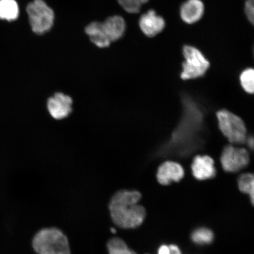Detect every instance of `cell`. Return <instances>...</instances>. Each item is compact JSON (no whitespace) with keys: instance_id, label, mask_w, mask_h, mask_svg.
I'll return each mask as SVG.
<instances>
[{"instance_id":"cell-11","label":"cell","mask_w":254,"mask_h":254,"mask_svg":"<svg viewBox=\"0 0 254 254\" xmlns=\"http://www.w3.org/2000/svg\"><path fill=\"white\" fill-rule=\"evenodd\" d=\"M204 5L201 0H187L181 6L180 16L187 24H193L202 17Z\"/></svg>"},{"instance_id":"cell-15","label":"cell","mask_w":254,"mask_h":254,"mask_svg":"<svg viewBox=\"0 0 254 254\" xmlns=\"http://www.w3.org/2000/svg\"><path fill=\"white\" fill-rule=\"evenodd\" d=\"M238 186L241 192L250 196L251 202L254 206V174L241 175L238 180Z\"/></svg>"},{"instance_id":"cell-6","label":"cell","mask_w":254,"mask_h":254,"mask_svg":"<svg viewBox=\"0 0 254 254\" xmlns=\"http://www.w3.org/2000/svg\"><path fill=\"white\" fill-rule=\"evenodd\" d=\"M250 154L246 148L227 145L222 150L221 163L227 173H237L248 166Z\"/></svg>"},{"instance_id":"cell-16","label":"cell","mask_w":254,"mask_h":254,"mask_svg":"<svg viewBox=\"0 0 254 254\" xmlns=\"http://www.w3.org/2000/svg\"><path fill=\"white\" fill-rule=\"evenodd\" d=\"M107 248L109 254H137L129 249L125 241L118 238L110 240Z\"/></svg>"},{"instance_id":"cell-5","label":"cell","mask_w":254,"mask_h":254,"mask_svg":"<svg viewBox=\"0 0 254 254\" xmlns=\"http://www.w3.org/2000/svg\"><path fill=\"white\" fill-rule=\"evenodd\" d=\"M185 61L183 63L181 78L184 80L199 78L207 71L210 63L200 51L195 47L185 46L183 47Z\"/></svg>"},{"instance_id":"cell-10","label":"cell","mask_w":254,"mask_h":254,"mask_svg":"<svg viewBox=\"0 0 254 254\" xmlns=\"http://www.w3.org/2000/svg\"><path fill=\"white\" fill-rule=\"evenodd\" d=\"M193 177L203 181L211 179L216 176V168L213 159L208 155H196L191 165Z\"/></svg>"},{"instance_id":"cell-19","label":"cell","mask_w":254,"mask_h":254,"mask_svg":"<svg viewBox=\"0 0 254 254\" xmlns=\"http://www.w3.org/2000/svg\"><path fill=\"white\" fill-rule=\"evenodd\" d=\"M123 9L129 14H137L140 11L142 5L149 0H117Z\"/></svg>"},{"instance_id":"cell-3","label":"cell","mask_w":254,"mask_h":254,"mask_svg":"<svg viewBox=\"0 0 254 254\" xmlns=\"http://www.w3.org/2000/svg\"><path fill=\"white\" fill-rule=\"evenodd\" d=\"M219 128L222 134L233 144H243L247 138L245 123L240 117L227 110L217 113Z\"/></svg>"},{"instance_id":"cell-24","label":"cell","mask_w":254,"mask_h":254,"mask_svg":"<svg viewBox=\"0 0 254 254\" xmlns=\"http://www.w3.org/2000/svg\"><path fill=\"white\" fill-rule=\"evenodd\" d=\"M253 53H254V49H253Z\"/></svg>"},{"instance_id":"cell-17","label":"cell","mask_w":254,"mask_h":254,"mask_svg":"<svg viewBox=\"0 0 254 254\" xmlns=\"http://www.w3.org/2000/svg\"><path fill=\"white\" fill-rule=\"evenodd\" d=\"M191 239L193 243L198 245H207L213 241L214 234L208 228H198L193 232Z\"/></svg>"},{"instance_id":"cell-2","label":"cell","mask_w":254,"mask_h":254,"mask_svg":"<svg viewBox=\"0 0 254 254\" xmlns=\"http://www.w3.org/2000/svg\"><path fill=\"white\" fill-rule=\"evenodd\" d=\"M32 244L37 254H71L67 238L56 228L38 232Z\"/></svg>"},{"instance_id":"cell-18","label":"cell","mask_w":254,"mask_h":254,"mask_svg":"<svg viewBox=\"0 0 254 254\" xmlns=\"http://www.w3.org/2000/svg\"><path fill=\"white\" fill-rule=\"evenodd\" d=\"M240 82L246 93L254 94V69L249 68L241 72Z\"/></svg>"},{"instance_id":"cell-9","label":"cell","mask_w":254,"mask_h":254,"mask_svg":"<svg viewBox=\"0 0 254 254\" xmlns=\"http://www.w3.org/2000/svg\"><path fill=\"white\" fill-rule=\"evenodd\" d=\"M184 174V168L179 163L167 161L158 168L157 179L161 185L168 186L173 182H179L183 179Z\"/></svg>"},{"instance_id":"cell-22","label":"cell","mask_w":254,"mask_h":254,"mask_svg":"<svg viewBox=\"0 0 254 254\" xmlns=\"http://www.w3.org/2000/svg\"><path fill=\"white\" fill-rule=\"evenodd\" d=\"M248 142V144H249V147L252 148H254V138H247L246 142Z\"/></svg>"},{"instance_id":"cell-20","label":"cell","mask_w":254,"mask_h":254,"mask_svg":"<svg viewBox=\"0 0 254 254\" xmlns=\"http://www.w3.org/2000/svg\"><path fill=\"white\" fill-rule=\"evenodd\" d=\"M158 254H182L180 248L176 245H163L159 248Z\"/></svg>"},{"instance_id":"cell-8","label":"cell","mask_w":254,"mask_h":254,"mask_svg":"<svg viewBox=\"0 0 254 254\" xmlns=\"http://www.w3.org/2000/svg\"><path fill=\"white\" fill-rule=\"evenodd\" d=\"M138 24L142 33L149 38L157 36L166 27L164 19L153 9L143 14L139 19Z\"/></svg>"},{"instance_id":"cell-23","label":"cell","mask_w":254,"mask_h":254,"mask_svg":"<svg viewBox=\"0 0 254 254\" xmlns=\"http://www.w3.org/2000/svg\"><path fill=\"white\" fill-rule=\"evenodd\" d=\"M111 231L113 233H116V230L114 228H111Z\"/></svg>"},{"instance_id":"cell-13","label":"cell","mask_w":254,"mask_h":254,"mask_svg":"<svg viewBox=\"0 0 254 254\" xmlns=\"http://www.w3.org/2000/svg\"><path fill=\"white\" fill-rule=\"evenodd\" d=\"M85 32L95 46L101 49L110 47L111 41L104 30L103 22H92L85 27Z\"/></svg>"},{"instance_id":"cell-21","label":"cell","mask_w":254,"mask_h":254,"mask_svg":"<svg viewBox=\"0 0 254 254\" xmlns=\"http://www.w3.org/2000/svg\"><path fill=\"white\" fill-rule=\"evenodd\" d=\"M245 12L248 20L254 26V0H247L245 4Z\"/></svg>"},{"instance_id":"cell-1","label":"cell","mask_w":254,"mask_h":254,"mask_svg":"<svg viewBox=\"0 0 254 254\" xmlns=\"http://www.w3.org/2000/svg\"><path fill=\"white\" fill-rule=\"evenodd\" d=\"M141 198V193L136 190H121L116 193L109 205L114 224L125 229L141 225L146 216L144 206L138 204Z\"/></svg>"},{"instance_id":"cell-7","label":"cell","mask_w":254,"mask_h":254,"mask_svg":"<svg viewBox=\"0 0 254 254\" xmlns=\"http://www.w3.org/2000/svg\"><path fill=\"white\" fill-rule=\"evenodd\" d=\"M72 98L62 93H57L47 101V109L50 115L56 120L66 118L72 112Z\"/></svg>"},{"instance_id":"cell-14","label":"cell","mask_w":254,"mask_h":254,"mask_svg":"<svg viewBox=\"0 0 254 254\" xmlns=\"http://www.w3.org/2000/svg\"><path fill=\"white\" fill-rule=\"evenodd\" d=\"M19 7L15 0H0V19L12 21L17 20Z\"/></svg>"},{"instance_id":"cell-4","label":"cell","mask_w":254,"mask_h":254,"mask_svg":"<svg viewBox=\"0 0 254 254\" xmlns=\"http://www.w3.org/2000/svg\"><path fill=\"white\" fill-rule=\"evenodd\" d=\"M27 12L34 33L43 35L52 29L55 23V12L44 0H34L30 3Z\"/></svg>"},{"instance_id":"cell-12","label":"cell","mask_w":254,"mask_h":254,"mask_svg":"<svg viewBox=\"0 0 254 254\" xmlns=\"http://www.w3.org/2000/svg\"><path fill=\"white\" fill-rule=\"evenodd\" d=\"M103 27L111 43L118 41L125 34L126 22L120 15H113L103 22Z\"/></svg>"}]
</instances>
